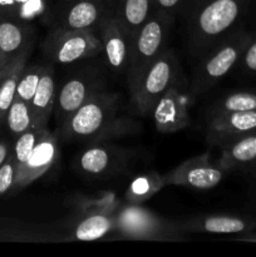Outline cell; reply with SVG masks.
I'll return each mask as SVG.
<instances>
[{
    "label": "cell",
    "mask_w": 256,
    "mask_h": 257,
    "mask_svg": "<svg viewBox=\"0 0 256 257\" xmlns=\"http://www.w3.org/2000/svg\"><path fill=\"white\" fill-rule=\"evenodd\" d=\"M29 54L30 50H27L0 68V120L2 122L5 120L8 109L14 100L18 82L23 69L27 65Z\"/></svg>",
    "instance_id": "cell-22"
},
{
    "label": "cell",
    "mask_w": 256,
    "mask_h": 257,
    "mask_svg": "<svg viewBox=\"0 0 256 257\" xmlns=\"http://www.w3.org/2000/svg\"><path fill=\"white\" fill-rule=\"evenodd\" d=\"M190 0H155V7L157 10L168 13L172 17L183 14Z\"/></svg>",
    "instance_id": "cell-30"
},
{
    "label": "cell",
    "mask_w": 256,
    "mask_h": 257,
    "mask_svg": "<svg viewBox=\"0 0 256 257\" xmlns=\"http://www.w3.org/2000/svg\"><path fill=\"white\" fill-rule=\"evenodd\" d=\"M175 17L162 10H155L132 39L127 85L130 93L138 84L146 70L167 49L168 37Z\"/></svg>",
    "instance_id": "cell-3"
},
{
    "label": "cell",
    "mask_w": 256,
    "mask_h": 257,
    "mask_svg": "<svg viewBox=\"0 0 256 257\" xmlns=\"http://www.w3.org/2000/svg\"><path fill=\"white\" fill-rule=\"evenodd\" d=\"M252 35V33L245 29L236 30L230 35H226L218 44L208 50L196 67L191 83V94L197 97L212 89L232 68H235Z\"/></svg>",
    "instance_id": "cell-4"
},
{
    "label": "cell",
    "mask_w": 256,
    "mask_h": 257,
    "mask_svg": "<svg viewBox=\"0 0 256 257\" xmlns=\"http://www.w3.org/2000/svg\"><path fill=\"white\" fill-rule=\"evenodd\" d=\"M128 161V153L117 146L95 143L80 152L77 168L88 177H107L122 170Z\"/></svg>",
    "instance_id": "cell-14"
},
{
    "label": "cell",
    "mask_w": 256,
    "mask_h": 257,
    "mask_svg": "<svg viewBox=\"0 0 256 257\" xmlns=\"http://www.w3.org/2000/svg\"><path fill=\"white\" fill-rule=\"evenodd\" d=\"M15 175H17L15 165L13 162L12 157L9 156V158L5 161L4 165L0 167V197L5 195L10 188H13Z\"/></svg>",
    "instance_id": "cell-29"
},
{
    "label": "cell",
    "mask_w": 256,
    "mask_h": 257,
    "mask_svg": "<svg viewBox=\"0 0 256 257\" xmlns=\"http://www.w3.org/2000/svg\"><path fill=\"white\" fill-rule=\"evenodd\" d=\"M30 24L0 14V68L32 49Z\"/></svg>",
    "instance_id": "cell-17"
},
{
    "label": "cell",
    "mask_w": 256,
    "mask_h": 257,
    "mask_svg": "<svg viewBox=\"0 0 256 257\" xmlns=\"http://www.w3.org/2000/svg\"><path fill=\"white\" fill-rule=\"evenodd\" d=\"M180 63L173 50L166 49L145 72L135 89L130 93L131 103L137 114L152 113L157 100L172 85L180 83Z\"/></svg>",
    "instance_id": "cell-5"
},
{
    "label": "cell",
    "mask_w": 256,
    "mask_h": 257,
    "mask_svg": "<svg viewBox=\"0 0 256 257\" xmlns=\"http://www.w3.org/2000/svg\"><path fill=\"white\" fill-rule=\"evenodd\" d=\"M0 123H2V120H0Z\"/></svg>",
    "instance_id": "cell-32"
},
{
    "label": "cell",
    "mask_w": 256,
    "mask_h": 257,
    "mask_svg": "<svg viewBox=\"0 0 256 257\" xmlns=\"http://www.w3.org/2000/svg\"><path fill=\"white\" fill-rule=\"evenodd\" d=\"M5 123L9 130L10 135L14 138L20 136L22 133L27 132L33 127L32 113H30L29 103L14 98L13 103L8 109L7 115H5Z\"/></svg>",
    "instance_id": "cell-26"
},
{
    "label": "cell",
    "mask_w": 256,
    "mask_h": 257,
    "mask_svg": "<svg viewBox=\"0 0 256 257\" xmlns=\"http://www.w3.org/2000/svg\"><path fill=\"white\" fill-rule=\"evenodd\" d=\"M226 171L210 160V156H197L185 161L170 172L161 175L165 187L167 186H185V187L210 190L222 181Z\"/></svg>",
    "instance_id": "cell-9"
},
{
    "label": "cell",
    "mask_w": 256,
    "mask_h": 257,
    "mask_svg": "<svg viewBox=\"0 0 256 257\" xmlns=\"http://www.w3.org/2000/svg\"><path fill=\"white\" fill-rule=\"evenodd\" d=\"M122 97L118 93H95L73 112L59 127L55 136L62 142L103 143L113 138L132 135L140 124L120 117Z\"/></svg>",
    "instance_id": "cell-1"
},
{
    "label": "cell",
    "mask_w": 256,
    "mask_h": 257,
    "mask_svg": "<svg viewBox=\"0 0 256 257\" xmlns=\"http://www.w3.org/2000/svg\"><path fill=\"white\" fill-rule=\"evenodd\" d=\"M10 152H12V145L8 141H0V167L9 158Z\"/></svg>",
    "instance_id": "cell-31"
},
{
    "label": "cell",
    "mask_w": 256,
    "mask_h": 257,
    "mask_svg": "<svg viewBox=\"0 0 256 257\" xmlns=\"http://www.w3.org/2000/svg\"><path fill=\"white\" fill-rule=\"evenodd\" d=\"M155 10V0H115L114 18L133 39Z\"/></svg>",
    "instance_id": "cell-21"
},
{
    "label": "cell",
    "mask_w": 256,
    "mask_h": 257,
    "mask_svg": "<svg viewBox=\"0 0 256 257\" xmlns=\"http://www.w3.org/2000/svg\"><path fill=\"white\" fill-rule=\"evenodd\" d=\"M165 187L161 180V175L157 173H148V175L137 176L131 181L127 191H125V197L130 203H138L148 200L160 190Z\"/></svg>",
    "instance_id": "cell-23"
},
{
    "label": "cell",
    "mask_w": 256,
    "mask_h": 257,
    "mask_svg": "<svg viewBox=\"0 0 256 257\" xmlns=\"http://www.w3.org/2000/svg\"><path fill=\"white\" fill-rule=\"evenodd\" d=\"M182 233H215V235H242L256 231V216L205 215L175 221Z\"/></svg>",
    "instance_id": "cell-11"
},
{
    "label": "cell",
    "mask_w": 256,
    "mask_h": 257,
    "mask_svg": "<svg viewBox=\"0 0 256 257\" xmlns=\"http://www.w3.org/2000/svg\"><path fill=\"white\" fill-rule=\"evenodd\" d=\"M237 65L247 74H256V35L253 34L243 50Z\"/></svg>",
    "instance_id": "cell-28"
},
{
    "label": "cell",
    "mask_w": 256,
    "mask_h": 257,
    "mask_svg": "<svg viewBox=\"0 0 256 257\" xmlns=\"http://www.w3.org/2000/svg\"><path fill=\"white\" fill-rule=\"evenodd\" d=\"M256 109V92H235L225 95L222 99L213 103L208 110V115L225 114L232 112H245Z\"/></svg>",
    "instance_id": "cell-24"
},
{
    "label": "cell",
    "mask_w": 256,
    "mask_h": 257,
    "mask_svg": "<svg viewBox=\"0 0 256 257\" xmlns=\"http://www.w3.org/2000/svg\"><path fill=\"white\" fill-rule=\"evenodd\" d=\"M100 90H103V83L97 75H77L68 79L60 87L55 97L53 114H54L57 128L85 100H88L93 94Z\"/></svg>",
    "instance_id": "cell-12"
},
{
    "label": "cell",
    "mask_w": 256,
    "mask_h": 257,
    "mask_svg": "<svg viewBox=\"0 0 256 257\" xmlns=\"http://www.w3.org/2000/svg\"><path fill=\"white\" fill-rule=\"evenodd\" d=\"M220 150L217 162L226 172L256 168V132L243 136Z\"/></svg>",
    "instance_id": "cell-19"
},
{
    "label": "cell",
    "mask_w": 256,
    "mask_h": 257,
    "mask_svg": "<svg viewBox=\"0 0 256 257\" xmlns=\"http://www.w3.org/2000/svg\"><path fill=\"white\" fill-rule=\"evenodd\" d=\"M103 45L105 63L115 73H125L130 63L132 38L114 17L104 20L95 30Z\"/></svg>",
    "instance_id": "cell-15"
},
{
    "label": "cell",
    "mask_w": 256,
    "mask_h": 257,
    "mask_svg": "<svg viewBox=\"0 0 256 257\" xmlns=\"http://www.w3.org/2000/svg\"><path fill=\"white\" fill-rule=\"evenodd\" d=\"M253 132H256V109L210 117L206 127V138L211 146L222 148Z\"/></svg>",
    "instance_id": "cell-13"
},
{
    "label": "cell",
    "mask_w": 256,
    "mask_h": 257,
    "mask_svg": "<svg viewBox=\"0 0 256 257\" xmlns=\"http://www.w3.org/2000/svg\"><path fill=\"white\" fill-rule=\"evenodd\" d=\"M55 97H57V87L54 79V68L52 65H45L37 92L29 102L33 127H48V123L54 112Z\"/></svg>",
    "instance_id": "cell-18"
},
{
    "label": "cell",
    "mask_w": 256,
    "mask_h": 257,
    "mask_svg": "<svg viewBox=\"0 0 256 257\" xmlns=\"http://www.w3.org/2000/svg\"><path fill=\"white\" fill-rule=\"evenodd\" d=\"M58 157H59L58 137L55 136V133L48 130L42 140L37 143L33 152L30 153L27 162L15 175L13 188L22 190L34 182L35 180L42 177L57 162Z\"/></svg>",
    "instance_id": "cell-16"
},
{
    "label": "cell",
    "mask_w": 256,
    "mask_h": 257,
    "mask_svg": "<svg viewBox=\"0 0 256 257\" xmlns=\"http://www.w3.org/2000/svg\"><path fill=\"white\" fill-rule=\"evenodd\" d=\"M45 65L42 64H29L24 67L22 75L18 82L17 92H15V98L24 102L29 103L32 100L33 95L37 92V88L39 85L40 79H42L43 72H44Z\"/></svg>",
    "instance_id": "cell-27"
},
{
    "label": "cell",
    "mask_w": 256,
    "mask_h": 257,
    "mask_svg": "<svg viewBox=\"0 0 256 257\" xmlns=\"http://www.w3.org/2000/svg\"><path fill=\"white\" fill-rule=\"evenodd\" d=\"M48 131L47 128H30L27 132L22 133L15 138L14 143L12 146V152H10V157H12L13 162L15 165V170L18 171L22 168V166L27 162L29 158L30 153L33 152L37 143L39 142Z\"/></svg>",
    "instance_id": "cell-25"
},
{
    "label": "cell",
    "mask_w": 256,
    "mask_h": 257,
    "mask_svg": "<svg viewBox=\"0 0 256 257\" xmlns=\"http://www.w3.org/2000/svg\"><path fill=\"white\" fill-rule=\"evenodd\" d=\"M114 230L132 240H180L185 233L176 227L175 221L163 220L151 211L130 203L114 211Z\"/></svg>",
    "instance_id": "cell-7"
},
{
    "label": "cell",
    "mask_w": 256,
    "mask_h": 257,
    "mask_svg": "<svg viewBox=\"0 0 256 257\" xmlns=\"http://www.w3.org/2000/svg\"><path fill=\"white\" fill-rule=\"evenodd\" d=\"M42 50L53 64H72L102 54L103 45L95 30L50 28Z\"/></svg>",
    "instance_id": "cell-6"
},
{
    "label": "cell",
    "mask_w": 256,
    "mask_h": 257,
    "mask_svg": "<svg viewBox=\"0 0 256 257\" xmlns=\"http://www.w3.org/2000/svg\"><path fill=\"white\" fill-rule=\"evenodd\" d=\"M114 212L93 210L74 225L69 240L95 241L114 231Z\"/></svg>",
    "instance_id": "cell-20"
},
{
    "label": "cell",
    "mask_w": 256,
    "mask_h": 257,
    "mask_svg": "<svg viewBox=\"0 0 256 257\" xmlns=\"http://www.w3.org/2000/svg\"><path fill=\"white\" fill-rule=\"evenodd\" d=\"M115 0H60L50 19V28L97 30L114 17Z\"/></svg>",
    "instance_id": "cell-8"
},
{
    "label": "cell",
    "mask_w": 256,
    "mask_h": 257,
    "mask_svg": "<svg viewBox=\"0 0 256 257\" xmlns=\"http://www.w3.org/2000/svg\"><path fill=\"white\" fill-rule=\"evenodd\" d=\"M193 95L182 92L180 83L172 85L152 109L156 130L161 133H175L185 130L191 123L190 108Z\"/></svg>",
    "instance_id": "cell-10"
},
{
    "label": "cell",
    "mask_w": 256,
    "mask_h": 257,
    "mask_svg": "<svg viewBox=\"0 0 256 257\" xmlns=\"http://www.w3.org/2000/svg\"><path fill=\"white\" fill-rule=\"evenodd\" d=\"M248 0H190L183 14L188 45L201 59L227 35L245 13Z\"/></svg>",
    "instance_id": "cell-2"
}]
</instances>
